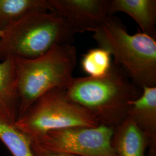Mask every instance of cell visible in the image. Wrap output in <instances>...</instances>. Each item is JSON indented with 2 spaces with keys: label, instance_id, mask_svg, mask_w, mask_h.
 <instances>
[{
  "label": "cell",
  "instance_id": "1",
  "mask_svg": "<svg viewBox=\"0 0 156 156\" xmlns=\"http://www.w3.org/2000/svg\"><path fill=\"white\" fill-rule=\"evenodd\" d=\"M65 91L71 100L89 111L100 124L111 127L127 117L129 102L142 92L114 62L104 76L73 77Z\"/></svg>",
  "mask_w": 156,
  "mask_h": 156
},
{
  "label": "cell",
  "instance_id": "2",
  "mask_svg": "<svg viewBox=\"0 0 156 156\" xmlns=\"http://www.w3.org/2000/svg\"><path fill=\"white\" fill-rule=\"evenodd\" d=\"M99 47L140 89L156 86V38L138 31L131 35L117 17L109 16L93 35Z\"/></svg>",
  "mask_w": 156,
  "mask_h": 156
},
{
  "label": "cell",
  "instance_id": "3",
  "mask_svg": "<svg viewBox=\"0 0 156 156\" xmlns=\"http://www.w3.org/2000/svg\"><path fill=\"white\" fill-rule=\"evenodd\" d=\"M74 35L55 12L30 15L4 31L0 38V62L38 58L57 46L72 45Z\"/></svg>",
  "mask_w": 156,
  "mask_h": 156
},
{
  "label": "cell",
  "instance_id": "4",
  "mask_svg": "<svg viewBox=\"0 0 156 156\" xmlns=\"http://www.w3.org/2000/svg\"><path fill=\"white\" fill-rule=\"evenodd\" d=\"M76 58V49L72 45L57 46L34 59L15 58L19 116L47 91L55 88L66 89L73 78Z\"/></svg>",
  "mask_w": 156,
  "mask_h": 156
},
{
  "label": "cell",
  "instance_id": "5",
  "mask_svg": "<svg viewBox=\"0 0 156 156\" xmlns=\"http://www.w3.org/2000/svg\"><path fill=\"white\" fill-rule=\"evenodd\" d=\"M99 125L89 111L71 100L65 89L60 88L50 90L41 95L14 124L31 142L55 130Z\"/></svg>",
  "mask_w": 156,
  "mask_h": 156
},
{
  "label": "cell",
  "instance_id": "6",
  "mask_svg": "<svg viewBox=\"0 0 156 156\" xmlns=\"http://www.w3.org/2000/svg\"><path fill=\"white\" fill-rule=\"evenodd\" d=\"M114 127H75L49 132L32 144L41 150L77 156H117L112 145Z\"/></svg>",
  "mask_w": 156,
  "mask_h": 156
},
{
  "label": "cell",
  "instance_id": "7",
  "mask_svg": "<svg viewBox=\"0 0 156 156\" xmlns=\"http://www.w3.org/2000/svg\"><path fill=\"white\" fill-rule=\"evenodd\" d=\"M73 33L95 32L109 16V0H49Z\"/></svg>",
  "mask_w": 156,
  "mask_h": 156
},
{
  "label": "cell",
  "instance_id": "8",
  "mask_svg": "<svg viewBox=\"0 0 156 156\" xmlns=\"http://www.w3.org/2000/svg\"><path fill=\"white\" fill-rule=\"evenodd\" d=\"M20 115L15 58L0 62V121L14 125Z\"/></svg>",
  "mask_w": 156,
  "mask_h": 156
},
{
  "label": "cell",
  "instance_id": "9",
  "mask_svg": "<svg viewBox=\"0 0 156 156\" xmlns=\"http://www.w3.org/2000/svg\"><path fill=\"white\" fill-rule=\"evenodd\" d=\"M142 94L129 102L127 116L145 133L150 141L152 155L156 156V86L144 87Z\"/></svg>",
  "mask_w": 156,
  "mask_h": 156
},
{
  "label": "cell",
  "instance_id": "10",
  "mask_svg": "<svg viewBox=\"0 0 156 156\" xmlns=\"http://www.w3.org/2000/svg\"><path fill=\"white\" fill-rule=\"evenodd\" d=\"M112 145L117 156H146L150 141L128 116L114 127Z\"/></svg>",
  "mask_w": 156,
  "mask_h": 156
},
{
  "label": "cell",
  "instance_id": "11",
  "mask_svg": "<svg viewBox=\"0 0 156 156\" xmlns=\"http://www.w3.org/2000/svg\"><path fill=\"white\" fill-rule=\"evenodd\" d=\"M123 12L132 17L141 30L156 38V0H109V15Z\"/></svg>",
  "mask_w": 156,
  "mask_h": 156
},
{
  "label": "cell",
  "instance_id": "12",
  "mask_svg": "<svg viewBox=\"0 0 156 156\" xmlns=\"http://www.w3.org/2000/svg\"><path fill=\"white\" fill-rule=\"evenodd\" d=\"M46 12H53L49 0H0V31L30 15Z\"/></svg>",
  "mask_w": 156,
  "mask_h": 156
},
{
  "label": "cell",
  "instance_id": "13",
  "mask_svg": "<svg viewBox=\"0 0 156 156\" xmlns=\"http://www.w3.org/2000/svg\"><path fill=\"white\" fill-rule=\"evenodd\" d=\"M0 140L13 156H35L31 140L14 125L0 121Z\"/></svg>",
  "mask_w": 156,
  "mask_h": 156
},
{
  "label": "cell",
  "instance_id": "14",
  "mask_svg": "<svg viewBox=\"0 0 156 156\" xmlns=\"http://www.w3.org/2000/svg\"><path fill=\"white\" fill-rule=\"evenodd\" d=\"M111 55L101 47L92 48L82 56L81 66L84 72L91 77H101L106 75L111 68Z\"/></svg>",
  "mask_w": 156,
  "mask_h": 156
},
{
  "label": "cell",
  "instance_id": "15",
  "mask_svg": "<svg viewBox=\"0 0 156 156\" xmlns=\"http://www.w3.org/2000/svg\"><path fill=\"white\" fill-rule=\"evenodd\" d=\"M32 144V143H31ZM32 149L33 151L34 154L35 156H77L67 154H61V153H53L46 151L41 150L38 147L32 144Z\"/></svg>",
  "mask_w": 156,
  "mask_h": 156
},
{
  "label": "cell",
  "instance_id": "16",
  "mask_svg": "<svg viewBox=\"0 0 156 156\" xmlns=\"http://www.w3.org/2000/svg\"><path fill=\"white\" fill-rule=\"evenodd\" d=\"M3 34H4V32H2V31H0V38L3 35Z\"/></svg>",
  "mask_w": 156,
  "mask_h": 156
}]
</instances>
